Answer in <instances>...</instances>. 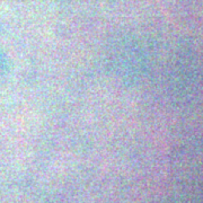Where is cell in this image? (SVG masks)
<instances>
[{"label":"cell","instance_id":"6da1fadb","mask_svg":"<svg viewBox=\"0 0 203 203\" xmlns=\"http://www.w3.org/2000/svg\"><path fill=\"white\" fill-rule=\"evenodd\" d=\"M0 67H2V65H1V62H0ZM1 70H2V69L0 68V74H1Z\"/></svg>","mask_w":203,"mask_h":203}]
</instances>
